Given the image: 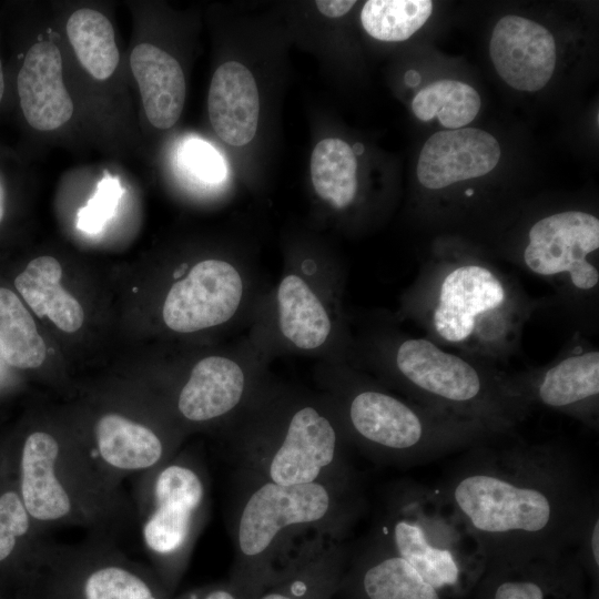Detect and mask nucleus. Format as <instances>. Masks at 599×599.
<instances>
[{
  "mask_svg": "<svg viewBox=\"0 0 599 599\" xmlns=\"http://www.w3.org/2000/svg\"><path fill=\"white\" fill-rule=\"evenodd\" d=\"M496 439L463 450L437 487L487 564L573 548L597 498L575 455L558 443Z\"/></svg>",
  "mask_w": 599,
  "mask_h": 599,
  "instance_id": "f257e3e1",
  "label": "nucleus"
},
{
  "mask_svg": "<svg viewBox=\"0 0 599 599\" xmlns=\"http://www.w3.org/2000/svg\"><path fill=\"white\" fill-rule=\"evenodd\" d=\"M537 306L515 277L488 260L441 250L419 272L404 308L427 338L498 365L519 351Z\"/></svg>",
  "mask_w": 599,
  "mask_h": 599,
  "instance_id": "f03ea898",
  "label": "nucleus"
},
{
  "mask_svg": "<svg viewBox=\"0 0 599 599\" xmlns=\"http://www.w3.org/2000/svg\"><path fill=\"white\" fill-rule=\"evenodd\" d=\"M229 580L253 599L288 550L316 535L345 539L365 508L362 488L328 483L282 486L235 473Z\"/></svg>",
  "mask_w": 599,
  "mask_h": 599,
  "instance_id": "7ed1b4c3",
  "label": "nucleus"
},
{
  "mask_svg": "<svg viewBox=\"0 0 599 599\" xmlns=\"http://www.w3.org/2000/svg\"><path fill=\"white\" fill-rule=\"evenodd\" d=\"M387 355V372L412 400L481 424L499 436L531 413L512 374L498 365L448 349L426 336H406Z\"/></svg>",
  "mask_w": 599,
  "mask_h": 599,
  "instance_id": "20e7f679",
  "label": "nucleus"
},
{
  "mask_svg": "<svg viewBox=\"0 0 599 599\" xmlns=\"http://www.w3.org/2000/svg\"><path fill=\"white\" fill-rule=\"evenodd\" d=\"M370 532L447 599H467L487 567L439 489L413 479L386 488Z\"/></svg>",
  "mask_w": 599,
  "mask_h": 599,
  "instance_id": "39448f33",
  "label": "nucleus"
},
{
  "mask_svg": "<svg viewBox=\"0 0 599 599\" xmlns=\"http://www.w3.org/2000/svg\"><path fill=\"white\" fill-rule=\"evenodd\" d=\"M341 405L348 439L384 465H422L504 437L370 385H352Z\"/></svg>",
  "mask_w": 599,
  "mask_h": 599,
  "instance_id": "423d86ee",
  "label": "nucleus"
},
{
  "mask_svg": "<svg viewBox=\"0 0 599 599\" xmlns=\"http://www.w3.org/2000/svg\"><path fill=\"white\" fill-rule=\"evenodd\" d=\"M235 444V473L282 486L328 483L361 488L336 424L312 404H296Z\"/></svg>",
  "mask_w": 599,
  "mask_h": 599,
  "instance_id": "0eeeda50",
  "label": "nucleus"
},
{
  "mask_svg": "<svg viewBox=\"0 0 599 599\" xmlns=\"http://www.w3.org/2000/svg\"><path fill=\"white\" fill-rule=\"evenodd\" d=\"M599 219L581 210L540 217L528 230L518 264L549 284L577 327L592 334L599 321Z\"/></svg>",
  "mask_w": 599,
  "mask_h": 599,
  "instance_id": "6e6552de",
  "label": "nucleus"
},
{
  "mask_svg": "<svg viewBox=\"0 0 599 599\" xmlns=\"http://www.w3.org/2000/svg\"><path fill=\"white\" fill-rule=\"evenodd\" d=\"M207 486L202 469L186 458L162 464L153 483V509L143 539L159 559V579L171 593L206 510Z\"/></svg>",
  "mask_w": 599,
  "mask_h": 599,
  "instance_id": "1a4fd4ad",
  "label": "nucleus"
},
{
  "mask_svg": "<svg viewBox=\"0 0 599 599\" xmlns=\"http://www.w3.org/2000/svg\"><path fill=\"white\" fill-rule=\"evenodd\" d=\"M535 405L561 413L590 429L599 424V349L580 333L550 363L512 374Z\"/></svg>",
  "mask_w": 599,
  "mask_h": 599,
  "instance_id": "9d476101",
  "label": "nucleus"
},
{
  "mask_svg": "<svg viewBox=\"0 0 599 599\" xmlns=\"http://www.w3.org/2000/svg\"><path fill=\"white\" fill-rule=\"evenodd\" d=\"M467 599H591L573 550L487 564Z\"/></svg>",
  "mask_w": 599,
  "mask_h": 599,
  "instance_id": "9b49d317",
  "label": "nucleus"
},
{
  "mask_svg": "<svg viewBox=\"0 0 599 599\" xmlns=\"http://www.w3.org/2000/svg\"><path fill=\"white\" fill-rule=\"evenodd\" d=\"M243 291L241 274L231 263L201 261L170 288L163 304V321L179 333L221 325L237 311Z\"/></svg>",
  "mask_w": 599,
  "mask_h": 599,
  "instance_id": "f8f14e48",
  "label": "nucleus"
},
{
  "mask_svg": "<svg viewBox=\"0 0 599 599\" xmlns=\"http://www.w3.org/2000/svg\"><path fill=\"white\" fill-rule=\"evenodd\" d=\"M351 549L329 535L296 544L253 599H333Z\"/></svg>",
  "mask_w": 599,
  "mask_h": 599,
  "instance_id": "ddd939ff",
  "label": "nucleus"
},
{
  "mask_svg": "<svg viewBox=\"0 0 599 599\" xmlns=\"http://www.w3.org/2000/svg\"><path fill=\"white\" fill-rule=\"evenodd\" d=\"M337 595L342 599H447L373 532L351 549Z\"/></svg>",
  "mask_w": 599,
  "mask_h": 599,
  "instance_id": "4468645a",
  "label": "nucleus"
},
{
  "mask_svg": "<svg viewBox=\"0 0 599 599\" xmlns=\"http://www.w3.org/2000/svg\"><path fill=\"white\" fill-rule=\"evenodd\" d=\"M489 54L500 78L520 91H538L556 67V43L541 24L509 14L495 26Z\"/></svg>",
  "mask_w": 599,
  "mask_h": 599,
  "instance_id": "2eb2a0df",
  "label": "nucleus"
},
{
  "mask_svg": "<svg viewBox=\"0 0 599 599\" xmlns=\"http://www.w3.org/2000/svg\"><path fill=\"white\" fill-rule=\"evenodd\" d=\"M42 599H170L158 576L120 561L53 566Z\"/></svg>",
  "mask_w": 599,
  "mask_h": 599,
  "instance_id": "dca6fc26",
  "label": "nucleus"
},
{
  "mask_svg": "<svg viewBox=\"0 0 599 599\" xmlns=\"http://www.w3.org/2000/svg\"><path fill=\"white\" fill-rule=\"evenodd\" d=\"M500 158L497 140L476 128L439 131L424 144L417 177L428 190H441L454 183L483 176Z\"/></svg>",
  "mask_w": 599,
  "mask_h": 599,
  "instance_id": "f3484780",
  "label": "nucleus"
},
{
  "mask_svg": "<svg viewBox=\"0 0 599 599\" xmlns=\"http://www.w3.org/2000/svg\"><path fill=\"white\" fill-rule=\"evenodd\" d=\"M22 114L39 131H52L73 114V102L64 87L62 57L51 41H39L24 55L17 77Z\"/></svg>",
  "mask_w": 599,
  "mask_h": 599,
  "instance_id": "a211bd4d",
  "label": "nucleus"
},
{
  "mask_svg": "<svg viewBox=\"0 0 599 599\" xmlns=\"http://www.w3.org/2000/svg\"><path fill=\"white\" fill-rule=\"evenodd\" d=\"M207 109L217 136L233 146H243L256 133L260 98L252 72L242 63L220 65L211 80Z\"/></svg>",
  "mask_w": 599,
  "mask_h": 599,
  "instance_id": "6ab92c4d",
  "label": "nucleus"
},
{
  "mask_svg": "<svg viewBox=\"0 0 599 599\" xmlns=\"http://www.w3.org/2000/svg\"><path fill=\"white\" fill-rule=\"evenodd\" d=\"M59 455L58 440L45 432L30 434L22 448L20 497L38 521H60L72 511L70 494L59 477Z\"/></svg>",
  "mask_w": 599,
  "mask_h": 599,
  "instance_id": "aec40b11",
  "label": "nucleus"
},
{
  "mask_svg": "<svg viewBox=\"0 0 599 599\" xmlns=\"http://www.w3.org/2000/svg\"><path fill=\"white\" fill-rule=\"evenodd\" d=\"M246 394V376L234 361L209 356L199 361L180 390L176 406L191 423H209L240 407Z\"/></svg>",
  "mask_w": 599,
  "mask_h": 599,
  "instance_id": "412c9836",
  "label": "nucleus"
},
{
  "mask_svg": "<svg viewBox=\"0 0 599 599\" xmlns=\"http://www.w3.org/2000/svg\"><path fill=\"white\" fill-rule=\"evenodd\" d=\"M130 67L149 122L156 129L172 128L185 101V79L180 63L166 51L144 42L132 50Z\"/></svg>",
  "mask_w": 599,
  "mask_h": 599,
  "instance_id": "4be33fe9",
  "label": "nucleus"
},
{
  "mask_svg": "<svg viewBox=\"0 0 599 599\" xmlns=\"http://www.w3.org/2000/svg\"><path fill=\"white\" fill-rule=\"evenodd\" d=\"M62 268L52 256H39L29 262L16 277L14 286L39 317L49 319L61 331L73 333L84 321L77 301L61 284Z\"/></svg>",
  "mask_w": 599,
  "mask_h": 599,
  "instance_id": "5701e85b",
  "label": "nucleus"
},
{
  "mask_svg": "<svg viewBox=\"0 0 599 599\" xmlns=\"http://www.w3.org/2000/svg\"><path fill=\"white\" fill-rule=\"evenodd\" d=\"M94 433L99 455L113 468L142 470L164 464L165 444L142 424L106 414L97 422Z\"/></svg>",
  "mask_w": 599,
  "mask_h": 599,
  "instance_id": "b1692460",
  "label": "nucleus"
},
{
  "mask_svg": "<svg viewBox=\"0 0 599 599\" xmlns=\"http://www.w3.org/2000/svg\"><path fill=\"white\" fill-rule=\"evenodd\" d=\"M277 311L282 334L298 348L315 349L331 334L332 322L324 305L295 274L286 275L278 285Z\"/></svg>",
  "mask_w": 599,
  "mask_h": 599,
  "instance_id": "393cba45",
  "label": "nucleus"
},
{
  "mask_svg": "<svg viewBox=\"0 0 599 599\" xmlns=\"http://www.w3.org/2000/svg\"><path fill=\"white\" fill-rule=\"evenodd\" d=\"M69 41L82 67L98 80L110 78L119 64V50L110 20L101 12L83 8L67 21Z\"/></svg>",
  "mask_w": 599,
  "mask_h": 599,
  "instance_id": "a878e982",
  "label": "nucleus"
},
{
  "mask_svg": "<svg viewBox=\"0 0 599 599\" xmlns=\"http://www.w3.org/2000/svg\"><path fill=\"white\" fill-rule=\"evenodd\" d=\"M356 170L355 153L341 139H324L313 150V186L319 197L336 209H344L354 201L357 191Z\"/></svg>",
  "mask_w": 599,
  "mask_h": 599,
  "instance_id": "bb28decb",
  "label": "nucleus"
},
{
  "mask_svg": "<svg viewBox=\"0 0 599 599\" xmlns=\"http://www.w3.org/2000/svg\"><path fill=\"white\" fill-rule=\"evenodd\" d=\"M0 352L9 365L21 369L39 367L47 355L29 311L4 287H0Z\"/></svg>",
  "mask_w": 599,
  "mask_h": 599,
  "instance_id": "cd10ccee",
  "label": "nucleus"
},
{
  "mask_svg": "<svg viewBox=\"0 0 599 599\" xmlns=\"http://www.w3.org/2000/svg\"><path fill=\"white\" fill-rule=\"evenodd\" d=\"M412 109L422 121L437 116L443 126L456 130L476 118L480 97L469 84L445 79L422 89L414 97Z\"/></svg>",
  "mask_w": 599,
  "mask_h": 599,
  "instance_id": "c85d7f7f",
  "label": "nucleus"
},
{
  "mask_svg": "<svg viewBox=\"0 0 599 599\" xmlns=\"http://www.w3.org/2000/svg\"><path fill=\"white\" fill-rule=\"evenodd\" d=\"M433 11L429 0H369L361 21L365 31L380 41H404L419 30Z\"/></svg>",
  "mask_w": 599,
  "mask_h": 599,
  "instance_id": "c756f323",
  "label": "nucleus"
},
{
  "mask_svg": "<svg viewBox=\"0 0 599 599\" xmlns=\"http://www.w3.org/2000/svg\"><path fill=\"white\" fill-rule=\"evenodd\" d=\"M177 161L185 174L205 185L220 184L227 176V165L222 154L199 138H189L182 142Z\"/></svg>",
  "mask_w": 599,
  "mask_h": 599,
  "instance_id": "7c9ffc66",
  "label": "nucleus"
},
{
  "mask_svg": "<svg viewBox=\"0 0 599 599\" xmlns=\"http://www.w3.org/2000/svg\"><path fill=\"white\" fill-rule=\"evenodd\" d=\"M576 558L589 583L591 599H599V505L596 498L589 506L575 546Z\"/></svg>",
  "mask_w": 599,
  "mask_h": 599,
  "instance_id": "2f4dec72",
  "label": "nucleus"
},
{
  "mask_svg": "<svg viewBox=\"0 0 599 599\" xmlns=\"http://www.w3.org/2000/svg\"><path fill=\"white\" fill-rule=\"evenodd\" d=\"M122 191L115 179L100 181L93 196L78 213V227L87 233L100 232L113 215Z\"/></svg>",
  "mask_w": 599,
  "mask_h": 599,
  "instance_id": "473e14b6",
  "label": "nucleus"
},
{
  "mask_svg": "<svg viewBox=\"0 0 599 599\" xmlns=\"http://www.w3.org/2000/svg\"><path fill=\"white\" fill-rule=\"evenodd\" d=\"M30 518L17 493L7 491L0 496V561L11 555L18 538L27 534Z\"/></svg>",
  "mask_w": 599,
  "mask_h": 599,
  "instance_id": "72a5a7b5",
  "label": "nucleus"
},
{
  "mask_svg": "<svg viewBox=\"0 0 599 599\" xmlns=\"http://www.w3.org/2000/svg\"><path fill=\"white\" fill-rule=\"evenodd\" d=\"M176 599H251L237 585L227 580L187 591Z\"/></svg>",
  "mask_w": 599,
  "mask_h": 599,
  "instance_id": "f704fd0d",
  "label": "nucleus"
},
{
  "mask_svg": "<svg viewBox=\"0 0 599 599\" xmlns=\"http://www.w3.org/2000/svg\"><path fill=\"white\" fill-rule=\"evenodd\" d=\"M356 2L353 0H318V11L329 18H338L347 13Z\"/></svg>",
  "mask_w": 599,
  "mask_h": 599,
  "instance_id": "c9c22d12",
  "label": "nucleus"
},
{
  "mask_svg": "<svg viewBox=\"0 0 599 599\" xmlns=\"http://www.w3.org/2000/svg\"><path fill=\"white\" fill-rule=\"evenodd\" d=\"M4 210H6V190H4L2 177L0 175V222L3 219Z\"/></svg>",
  "mask_w": 599,
  "mask_h": 599,
  "instance_id": "e433bc0d",
  "label": "nucleus"
},
{
  "mask_svg": "<svg viewBox=\"0 0 599 599\" xmlns=\"http://www.w3.org/2000/svg\"><path fill=\"white\" fill-rule=\"evenodd\" d=\"M405 81L408 85L414 87L419 83L420 77L416 71L410 70L406 73Z\"/></svg>",
  "mask_w": 599,
  "mask_h": 599,
  "instance_id": "4c0bfd02",
  "label": "nucleus"
},
{
  "mask_svg": "<svg viewBox=\"0 0 599 599\" xmlns=\"http://www.w3.org/2000/svg\"><path fill=\"white\" fill-rule=\"evenodd\" d=\"M3 94H4V74H3V68H2V62L0 58V103L3 99Z\"/></svg>",
  "mask_w": 599,
  "mask_h": 599,
  "instance_id": "58836bf2",
  "label": "nucleus"
}]
</instances>
